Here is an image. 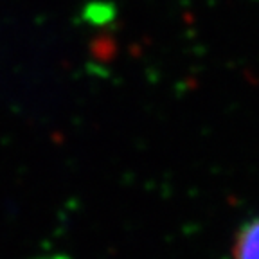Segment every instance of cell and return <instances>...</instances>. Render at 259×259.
Masks as SVG:
<instances>
[{"label": "cell", "instance_id": "obj_1", "mask_svg": "<svg viewBox=\"0 0 259 259\" xmlns=\"http://www.w3.org/2000/svg\"><path fill=\"white\" fill-rule=\"evenodd\" d=\"M234 259H259V220L238 236L234 245Z\"/></svg>", "mask_w": 259, "mask_h": 259}]
</instances>
